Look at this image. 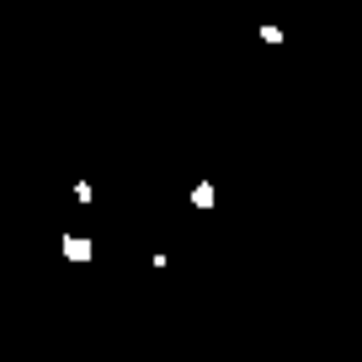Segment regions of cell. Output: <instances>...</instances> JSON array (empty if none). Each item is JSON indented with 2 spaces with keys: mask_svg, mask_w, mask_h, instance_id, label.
<instances>
[{
  "mask_svg": "<svg viewBox=\"0 0 362 362\" xmlns=\"http://www.w3.org/2000/svg\"><path fill=\"white\" fill-rule=\"evenodd\" d=\"M59 256L75 261V267H86V261L96 256V240H90V235H64V240H59Z\"/></svg>",
  "mask_w": 362,
  "mask_h": 362,
  "instance_id": "1",
  "label": "cell"
},
{
  "mask_svg": "<svg viewBox=\"0 0 362 362\" xmlns=\"http://www.w3.org/2000/svg\"><path fill=\"white\" fill-rule=\"evenodd\" d=\"M187 203H192L197 208V214H208V208H218V187H214V181H192V192H187Z\"/></svg>",
  "mask_w": 362,
  "mask_h": 362,
  "instance_id": "2",
  "label": "cell"
},
{
  "mask_svg": "<svg viewBox=\"0 0 362 362\" xmlns=\"http://www.w3.org/2000/svg\"><path fill=\"white\" fill-rule=\"evenodd\" d=\"M75 203H80V208L96 203V187H90V181H75Z\"/></svg>",
  "mask_w": 362,
  "mask_h": 362,
  "instance_id": "4",
  "label": "cell"
},
{
  "mask_svg": "<svg viewBox=\"0 0 362 362\" xmlns=\"http://www.w3.org/2000/svg\"><path fill=\"white\" fill-rule=\"evenodd\" d=\"M256 37H261L267 48H283V27H277V22H261V27H256Z\"/></svg>",
  "mask_w": 362,
  "mask_h": 362,
  "instance_id": "3",
  "label": "cell"
}]
</instances>
